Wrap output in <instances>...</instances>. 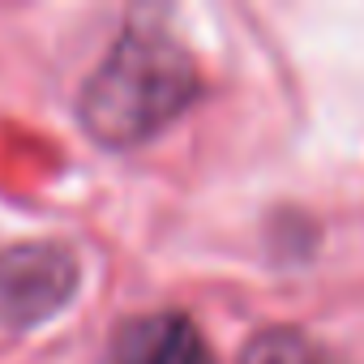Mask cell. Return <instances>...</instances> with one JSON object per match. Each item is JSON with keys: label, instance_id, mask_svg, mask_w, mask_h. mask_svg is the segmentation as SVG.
Segmentation results:
<instances>
[{"label": "cell", "instance_id": "obj_1", "mask_svg": "<svg viewBox=\"0 0 364 364\" xmlns=\"http://www.w3.org/2000/svg\"><path fill=\"white\" fill-rule=\"evenodd\" d=\"M198 99L193 56L163 31H124L82 86V124L103 146H137Z\"/></svg>", "mask_w": 364, "mask_h": 364}, {"label": "cell", "instance_id": "obj_2", "mask_svg": "<svg viewBox=\"0 0 364 364\" xmlns=\"http://www.w3.org/2000/svg\"><path fill=\"white\" fill-rule=\"evenodd\" d=\"M77 287V262L56 245H22L0 253V309L18 321L56 313Z\"/></svg>", "mask_w": 364, "mask_h": 364}, {"label": "cell", "instance_id": "obj_3", "mask_svg": "<svg viewBox=\"0 0 364 364\" xmlns=\"http://www.w3.org/2000/svg\"><path fill=\"white\" fill-rule=\"evenodd\" d=\"M103 364H215L202 330L185 313H141L112 330Z\"/></svg>", "mask_w": 364, "mask_h": 364}, {"label": "cell", "instance_id": "obj_4", "mask_svg": "<svg viewBox=\"0 0 364 364\" xmlns=\"http://www.w3.org/2000/svg\"><path fill=\"white\" fill-rule=\"evenodd\" d=\"M240 364H321V355L300 330L270 326V330H262L245 343Z\"/></svg>", "mask_w": 364, "mask_h": 364}]
</instances>
